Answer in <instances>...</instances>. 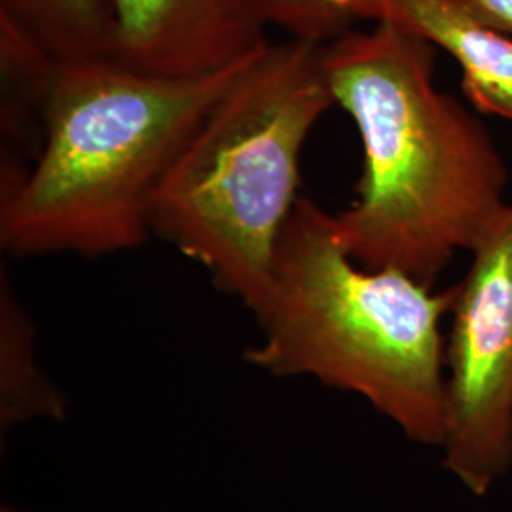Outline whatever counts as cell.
Wrapping results in <instances>:
<instances>
[{"mask_svg": "<svg viewBox=\"0 0 512 512\" xmlns=\"http://www.w3.org/2000/svg\"><path fill=\"white\" fill-rule=\"evenodd\" d=\"M334 103L359 131L357 198L334 215L348 255L425 285L471 251L505 202L507 167L482 122L435 84V46L378 19L321 46Z\"/></svg>", "mask_w": 512, "mask_h": 512, "instance_id": "6da1fadb", "label": "cell"}, {"mask_svg": "<svg viewBox=\"0 0 512 512\" xmlns=\"http://www.w3.org/2000/svg\"><path fill=\"white\" fill-rule=\"evenodd\" d=\"M249 57L196 78L137 73L112 57L59 63L37 160L2 162V251L103 256L147 243L167 169Z\"/></svg>", "mask_w": 512, "mask_h": 512, "instance_id": "7a4b0ae2", "label": "cell"}, {"mask_svg": "<svg viewBox=\"0 0 512 512\" xmlns=\"http://www.w3.org/2000/svg\"><path fill=\"white\" fill-rule=\"evenodd\" d=\"M454 287L355 262L334 215L298 198L253 311L262 340L245 359L274 376H311L363 397L404 437L440 446L446 418L442 319Z\"/></svg>", "mask_w": 512, "mask_h": 512, "instance_id": "3957f363", "label": "cell"}, {"mask_svg": "<svg viewBox=\"0 0 512 512\" xmlns=\"http://www.w3.org/2000/svg\"><path fill=\"white\" fill-rule=\"evenodd\" d=\"M334 97L321 46L268 42L203 114L165 173L150 230L196 260L251 311L298 202L300 158Z\"/></svg>", "mask_w": 512, "mask_h": 512, "instance_id": "277c9868", "label": "cell"}, {"mask_svg": "<svg viewBox=\"0 0 512 512\" xmlns=\"http://www.w3.org/2000/svg\"><path fill=\"white\" fill-rule=\"evenodd\" d=\"M454 287L446 338L442 465L476 497L509 476L512 461V205L469 251Z\"/></svg>", "mask_w": 512, "mask_h": 512, "instance_id": "5b68a950", "label": "cell"}, {"mask_svg": "<svg viewBox=\"0 0 512 512\" xmlns=\"http://www.w3.org/2000/svg\"><path fill=\"white\" fill-rule=\"evenodd\" d=\"M112 59L137 73L196 78L219 73L268 42L260 0H110Z\"/></svg>", "mask_w": 512, "mask_h": 512, "instance_id": "8992f818", "label": "cell"}, {"mask_svg": "<svg viewBox=\"0 0 512 512\" xmlns=\"http://www.w3.org/2000/svg\"><path fill=\"white\" fill-rule=\"evenodd\" d=\"M368 19H389L452 55L476 110L512 122V37L459 0H372Z\"/></svg>", "mask_w": 512, "mask_h": 512, "instance_id": "52a82bcc", "label": "cell"}, {"mask_svg": "<svg viewBox=\"0 0 512 512\" xmlns=\"http://www.w3.org/2000/svg\"><path fill=\"white\" fill-rule=\"evenodd\" d=\"M0 19L14 23L57 63L112 57L110 0H0Z\"/></svg>", "mask_w": 512, "mask_h": 512, "instance_id": "ba28073f", "label": "cell"}, {"mask_svg": "<svg viewBox=\"0 0 512 512\" xmlns=\"http://www.w3.org/2000/svg\"><path fill=\"white\" fill-rule=\"evenodd\" d=\"M0 374L4 421L33 412H55L59 401L38 372L31 323L6 275L0 281Z\"/></svg>", "mask_w": 512, "mask_h": 512, "instance_id": "9c48e42d", "label": "cell"}, {"mask_svg": "<svg viewBox=\"0 0 512 512\" xmlns=\"http://www.w3.org/2000/svg\"><path fill=\"white\" fill-rule=\"evenodd\" d=\"M270 25L287 38L327 44L359 19H368L372 0H260Z\"/></svg>", "mask_w": 512, "mask_h": 512, "instance_id": "30bf717a", "label": "cell"}, {"mask_svg": "<svg viewBox=\"0 0 512 512\" xmlns=\"http://www.w3.org/2000/svg\"><path fill=\"white\" fill-rule=\"evenodd\" d=\"M473 16L512 37V0H459Z\"/></svg>", "mask_w": 512, "mask_h": 512, "instance_id": "8fae6325", "label": "cell"}, {"mask_svg": "<svg viewBox=\"0 0 512 512\" xmlns=\"http://www.w3.org/2000/svg\"><path fill=\"white\" fill-rule=\"evenodd\" d=\"M2 512H19L16 509H12V507H2Z\"/></svg>", "mask_w": 512, "mask_h": 512, "instance_id": "7c38bea8", "label": "cell"}, {"mask_svg": "<svg viewBox=\"0 0 512 512\" xmlns=\"http://www.w3.org/2000/svg\"><path fill=\"white\" fill-rule=\"evenodd\" d=\"M509 475H512V461H511V471H509Z\"/></svg>", "mask_w": 512, "mask_h": 512, "instance_id": "4fadbf2b", "label": "cell"}]
</instances>
